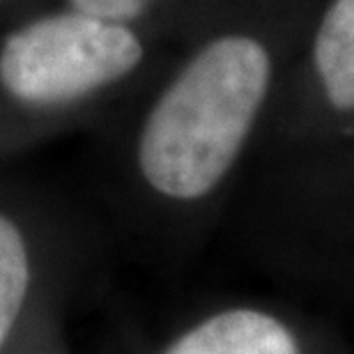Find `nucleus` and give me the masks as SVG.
Listing matches in <instances>:
<instances>
[{"label": "nucleus", "mask_w": 354, "mask_h": 354, "mask_svg": "<svg viewBox=\"0 0 354 354\" xmlns=\"http://www.w3.org/2000/svg\"><path fill=\"white\" fill-rule=\"evenodd\" d=\"M269 86V55L256 39L205 46L150 113L140 171L159 194L198 198L214 189L256 120Z\"/></svg>", "instance_id": "nucleus-1"}, {"label": "nucleus", "mask_w": 354, "mask_h": 354, "mask_svg": "<svg viewBox=\"0 0 354 354\" xmlns=\"http://www.w3.org/2000/svg\"><path fill=\"white\" fill-rule=\"evenodd\" d=\"M143 58L129 28L88 14L46 17L0 51V81L21 102L58 104L122 79Z\"/></svg>", "instance_id": "nucleus-2"}, {"label": "nucleus", "mask_w": 354, "mask_h": 354, "mask_svg": "<svg viewBox=\"0 0 354 354\" xmlns=\"http://www.w3.org/2000/svg\"><path fill=\"white\" fill-rule=\"evenodd\" d=\"M168 354H299V348L276 317L239 308L209 317Z\"/></svg>", "instance_id": "nucleus-3"}, {"label": "nucleus", "mask_w": 354, "mask_h": 354, "mask_svg": "<svg viewBox=\"0 0 354 354\" xmlns=\"http://www.w3.org/2000/svg\"><path fill=\"white\" fill-rule=\"evenodd\" d=\"M315 65L338 109L354 106V0H334L315 39Z\"/></svg>", "instance_id": "nucleus-4"}, {"label": "nucleus", "mask_w": 354, "mask_h": 354, "mask_svg": "<svg viewBox=\"0 0 354 354\" xmlns=\"http://www.w3.org/2000/svg\"><path fill=\"white\" fill-rule=\"evenodd\" d=\"M28 288V253L19 230L0 216V343L12 329Z\"/></svg>", "instance_id": "nucleus-5"}, {"label": "nucleus", "mask_w": 354, "mask_h": 354, "mask_svg": "<svg viewBox=\"0 0 354 354\" xmlns=\"http://www.w3.org/2000/svg\"><path fill=\"white\" fill-rule=\"evenodd\" d=\"M72 3L79 7L81 14L122 24L127 19L138 17L145 10L147 0H72Z\"/></svg>", "instance_id": "nucleus-6"}]
</instances>
